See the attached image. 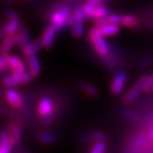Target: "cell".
I'll use <instances>...</instances> for the list:
<instances>
[{"label":"cell","mask_w":153,"mask_h":153,"mask_svg":"<svg viewBox=\"0 0 153 153\" xmlns=\"http://www.w3.org/2000/svg\"><path fill=\"white\" fill-rule=\"evenodd\" d=\"M72 15L71 7L66 4H60L54 7L51 10V15L49 17L50 25L54 27L57 34L62 33L64 29L68 27L69 21Z\"/></svg>","instance_id":"obj_1"},{"label":"cell","mask_w":153,"mask_h":153,"mask_svg":"<svg viewBox=\"0 0 153 153\" xmlns=\"http://www.w3.org/2000/svg\"><path fill=\"white\" fill-rule=\"evenodd\" d=\"M88 40L93 46L96 54L101 58H105L109 55L110 46L107 41L100 34L99 28L94 27L89 29Z\"/></svg>","instance_id":"obj_2"},{"label":"cell","mask_w":153,"mask_h":153,"mask_svg":"<svg viewBox=\"0 0 153 153\" xmlns=\"http://www.w3.org/2000/svg\"><path fill=\"white\" fill-rule=\"evenodd\" d=\"M151 79V75L145 74L142 76H140L138 81H137L134 86H132L123 95L122 99V101L123 105H128L132 104L136 100L140 94L142 93V91H145L146 88L148 85Z\"/></svg>","instance_id":"obj_3"},{"label":"cell","mask_w":153,"mask_h":153,"mask_svg":"<svg viewBox=\"0 0 153 153\" xmlns=\"http://www.w3.org/2000/svg\"><path fill=\"white\" fill-rule=\"evenodd\" d=\"M38 116L44 119L46 117H54L55 113V105L51 99L47 96H44L40 100L38 105Z\"/></svg>","instance_id":"obj_4"},{"label":"cell","mask_w":153,"mask_h":153,"mask_svg":"<svg viewBox=\"0 0 153 153\" xmlns=\"http://www.w3.org/2000/svg\"><path fill=\"white\" fill-rule=\"evenodd\" d=\"M35 76L30 71H27L22 75H14L11 74L9 76H5L3 79V83L7 87H11L15 85L23 84V83H28L32 82Z\"/></svg>","instance_id":"obj_5"},{"label":"cell","mask_w":153,"mask_h":153,"mask_svg":"<svg viewBox=\"0 0 153 153\" xmlns=\"http://www.w3.org/2000/svg\"><path fill=\"white\" fill-rule=\"evenodd\" d=\"M128 81V76L124 71H118L115 75L113 80L111 81L110 89L112 94L119 95L123 92L126 82Z\"/></svg>","instance_id":"obj_6"},{"label":"cell","mask_w":153,"mask_h":153,"mask_svg":"<svg viewBox=\"0 0 153 153\" xmlns=\"http://www.w3.org/2000/svg\"><path fill=\"white\" fill-rule=\"evenodd\" d=\"M56 34H57V33H56L55 29L51 25H49L47 27L44 29L43 35L41 37L43 46H44V49H50L53 47Z\"/></svg>","instance_id":"obj_7"},{"label":"cell","mask_w":153,"mask_h":153,"mask_svg":"<svg viewBox=\"0 0 153 153\" xmlns=\"http://www.w3.org/2000/svg\"><path fill=\"white\" fill-rule=\"evenodd\" d=\"M5 97L9 104L16 109H20L23 105V99L22 95L14 88H9L6 90Z\"/></svg>","instance_id":"obj_8"},{"label":"cell","mask_w":153,"mask_h":153,"mask_svg":"<svg viewBox=\"0 0 153 153\" xmlns=\"http://www.w3.org/2000/svg\"><path fill=\"white\" fill-rule=\"evenodd\" d=\"M42 48H44V46H43V43H42V39L40 38L32 42L31 44H28L27 46H26L25 48H23L22 49V54L26 57H29L31 55H37V53Z\"/></svg>","instance_id":"obj_9"},{"label":"cell","mask_w":153,"mask_h":153,"mask_svg":"<svg viewBox=\"0 0 153 153\" xmlns=\"http://www.w3.org/2000/svg\"><path fill=\"white\" fill-rule=\"evenodd\" d=\"M27 64L29 71L34 76H37L41 72V63L37 55H33L27 57Z\"/></svg>","instance_id":"obj_10"},{"label":"cell","mask_w":153,"mask_h":153,"mask_svg":"<svg viewBox=\"0 0 153 153\" xmlns=\"http://www.w3.org/2000/svg\"><path fill=\"white\" fill-rule=\"evenodd\" d=\"M78 88L82 90L83 93H85L89 97H97L99 95V91L97 88L94 87L91 83L83 81V80H78L76 82Z\"/></svg>","instance_id":"obj_11"},{"label":"cell","mask_w":153,"mask_h":153,"mask_svg":"<svg viewBox=\"0 0 153 153\" xmlns=\"http://www.w3.org/2000/svg\"><path fill=\"white\" fill-rule=\"evenodd\" d=\"M17 36V45L21 48L23 49L26 46H27L28 44H31V37H30V33L29 31L26 27H22L19 32L16 33Z\"/></svg>","instance_id":"obj_12"},{"label":"cell","mask_w":153,"mask_h":153,"mask_svg":"<svg viewBox=\"0 0 153 153\" xmlns=\"http://www.w3.org/2000/svg\"><path fill=\"white\" fill-rule=\"evenodd\" d=\"M14 146L10 139L9 133L2 131L0 133V153H10L11 148Z\"/></svg>","instance_id":"obj_13"},{"label":"cell","mask_w":153,"mask_h":153,"mask_svg":"<svg viewBox=\"0 0 153 153\" xmlns=\"http://www.w3.org/2000/svg\"><path fill=\"white\" fill-rule=\"evenodd\" d=\"M17 44L16 34H15V35H11V36H7V37L4 38V40L3 44H2L1 47H0V53L2 54V55H9L8 53L10 52V50L13 48V46H14L15 44Z\"/></svg>","instance_id":"obj_14"},{"label":"cell","mask_w":153,"mask_h":153,"mask_svg":"<svg viewBox=\"0 0 153 153\" xmlns=\"http://www.w3.org/2000/svg\"><path fill=\"white\" fill-rule=\"evenodd\" d=\"M9 135L12 143L14 145H16L22 140V130L16 124L12 123L9 128Z\"/></svg>","instance_id":"obj_15"},{"label":"cell","mask_w":153,"mask_h":153,"mask_svg":"<svg viewBox=\"0 0 153 153\" xmlns=\"http://www.w3.org/2000/svg\"><path fill=\"white\" fill-rule=\"evenodd\" d=\"M147 144V139L145 134H137L134 136L131 140L128 141V146L129 147H139L144 148Z\"/></svg>","instance_id":"obj_16"},{"label":"cell","mask_w":153,"mask_h":153,"mask_svg":"<svg viewBox=\"0 0 153 153\" xmlns=\"http://www.w3.org/2000/svg\"><path fill=\"white\" fill-rule=\"evenodd\" d=\"M19 28H20V19L18 17V18L9 20L4 27V31L8 36H11L16 34V32L19 30Z\"/></svg>","instance_id":"obj_17"},{"label":"cell","mask_w":153,"mask_h":153,"mask_svg":"<svg viewBox=\"0 0 153 153\" xmlns=\"http://www.w3.org/2000/svg\"><path fill=\"white\" fill-rule=\"evenodd\" d=\"M100 33L103 37H111L117 35L120 32V27L117 25H112V24H107L103 27L99 28Z\"/></svg>","instance_id":"obj_18"},{"label":"cell","mask_w":153,"mask_h":153,"mask_svg":"<svg viewBox=\"0 0 153 153\" xmlns=\"http://www.w3.org/2000/svg\"><path fill=\"white\" fill-rule=\"evenodd\" d=\"M122 24L128 28H136L140 25V22L135 16L134 15H125L123 16V20H122Z\"/></svg>","instance_id":"obj_19"},{"label":"cell","mask_w":153,"mask_h":153,"mask_svg":"<svg viewBox=\"0 0 153 153\" xmlns=\"http://www.w3.org/2000/svg\"><path fill=\"white\" fill-rule=\"evenodd\" d=\"M71 33L73 37L76 38H82L83 33H84V26L83 22H78V21H73L72 19V23H71Z\"/></svg>","instance_id":"obj_20"},{"label":"cell","mask_w":153,"mask_h":153,"mask_svg":"<svg viewBox=\"0 0 153 153\" xmlns=\"http://www.w3.org/2000/svg\"><path fill=\"white\" fill-rule=\"evenodd\" d=\"M121 115L128 120L133 121V122H139L142 119V117L140 113H138L135 111H133L131 109H128V108H124V109L121 110Z\"/></svg>","instance_id":"obj_21"},{"label":"cell","mask_w":153,"mask_h":153,"mask_svg":"<svg viewBox=\"0 0 153 153\" xmlns=\"http://www.w3.org/2000/svg\"><path fill=\"white\" fill-rule=\"evenodd\" d=\"M39 140L44 145H51L57 141V136L53 133L45 132L39 135Z\"/></svg>","instance_id":"obj_22"},{"label":"cell","mask_w":153,"mask_h":153,"mask_svg":"<svg viewBox=\"0 0 153 153\" xmlns=\"http://www.w3.org/2000/svg\"><path fill=\"white\" fill-rule=\"evenodd\" d=\"M109 15V10L105 7V5L98 6L94 12V20L99 18H105L108 16Z\"/></svg>","instance_id":"obj_23"},{"label":"cell","mask_w":153,"mask_h":153,"mask_svg":"<svg viewBox=\"0 0 153 153\" xmlns=\"http://www.w3.org/2000/svg\"><path fill=\"white\" fill-rule=\"evenodd\" d=\"M89 135V140H94L95 142H100V141H105L106 139V135L103 132L94 130V131L90 132L88 134Z\"/></svg>","instance_id":"obj_24"},{"label":"cell","mask_w":153,"mask_h":153,"mask_svg":"<svg viewBox=\"0 0 153 153\" xmlns=\"http://www.w3.org/2000/svg\"><path fill=\"white\" fill-rule=\"evenodd\" d=\"M22 61L23 60L17 55H10L9 60H8V65L10 66V69L12 71V70L16 69Z\"/></svg>","instance_id":"obj_25"},{"label":"cell","mask_w":153,"mask_h":153,"mask_svg":"<svg viewBox=\"0 0 153 153\" xmlns=\"http://www.w3.org/2000/svg\"><path fill=\"white\" fill-rule=\"evenodd\" d=\"M105 150H106L105 141H100V142L94 143L89 153H105Z\"/></svg>","instance_id":"obj_26"},{"label":"cell","mask_w":153,"mask_h":153,"mask_svg":"<svg viewBox=\"0 0 153 153\" xmlns=\"http://www.w3.org/2000/svg\"><path fill=\"white\" fill-rule=\"evenodd\" d=\"M122 20H123V16H121L119 14H110L107 16V21L109 24H112V25H117L119 26V24L122 23Z\"/></svg>","instance_id":"obj_27"},{"label":"cell","mask_w":153,"mask_h":153,"mask_svg":"<svg viewBox=\"0 0 153 153\" xmlns=\"http://www.w3.org/2000/svg\"><path fill=\"white\" fill-rule=\"evenodd\" d=\"M10 55H1L0 56V71H8L10 70V66L8 65V60H9Z\"/></svg>","instance_id":"obj_28"},{"label":"cell","mask_w":153,"mask_h":153,"mask_svg":"<svg viewBox=\"0 0 153 153\" xmlns=\"http://www.w3.org/2000/svg\"><path fill=\"white\" fill-rule=\"evenodd\" d=\"M108 23L107 21V17H105V18H99V19H95L94 20V27L97 28H101L106 26Z\"/></svg>","instance_id":"obj_29"},{"label":"cell","mask_w":153,"mask_h":153,"mask_svg":"<svg viewBox=\"0 0 153 153\" xmlns=\"http://www.w3.org/2000/svg\"><path fill=\"white\" fill-rule=\"evenodd\" d=\"M145 152L144 148H139V147H128L123 152V153H143Z\"/></svg>","instance_id":"obj_30"},{"label":"cell","mask_w":153,"mask_h":153,"mask_svg":"<svg viewBox=\"0 0 153 153\" xmlns=\"http://www.w3.org/2000/svg\"><path fill=\"white\" fill-rule=\"evenodd\" d=\"M152 60V55H146V56H145L144 58H143L142 60H141V62H140V66L141 67V68H145L146 66H147L150 63H151V61Z\"/></svg>","instance_id":"obj_31"},{"label":"cell","mask_w":153,"mask_h":153,"mask_svg":"<svg viewBox=\"0 0 153 153\" xmlns=\"http://www.w3.org/2000/svg\"><path fill=\"white\" fill-rule=\"evenodd\" d=\"M4 15L5 16L9 19V20H11V19H15V18H18V15L16 11L12 10H6L4 11Z\"/></svg>","instance_id":"obj_32"},{"label":"cell","mask_w":153,"mask_h":153,"mask_svg":"<svg viewBox=\"0 0 153 153\" xmlns=\"http://www.w3.org/2000/svg\"><path fill=\"white\" fill-rule=\"evenodd\" d=\"M86 1L88 2V3H90L91 4H93L94 7L105 5V0H86Z\"/></svg>","instance_id":"obj_33"},{"label":"cell","mask_w":153,"mask_h":153,"mask_svg":"<svg viewBox=\"0 0 153 153\" xmlns=\"http://www.w3.org/2000/svg\"><path fill=\"white\" fill-rule=\"evenodd\" d=\"M145 92L146 93H152L153 92V74L151 75V79H150V82L148 83V85L145 89Z\"/></svg>","instance_id":"obj_34"},{"label":"cell","mask_w":153,"mask_h":153,"mask_svg":"<svg viewBox=\"0 0 153 153\" xmlns=\"http://www.w3.org/2000/svg\"><path fill=\"white\" fill-rule=\"evenodd\" d=\"M150 137H151V139L153 140V129L151 132V134H150Z\"/></svg>","instance_id":"obj_35"},{"label":"cell","mask_w":153,"mask_h":153,"mask_svg":"<svg viewBox=\"0 0 153 153\" xmlns=\"http://www.w3.org/2000/svg\"><path fill=\"white\" fill-rule=\"evenodd\" d=\"M152 123H153V115H152Z\"/></svg>","instance_id":"obj_36"}]
</instances>
